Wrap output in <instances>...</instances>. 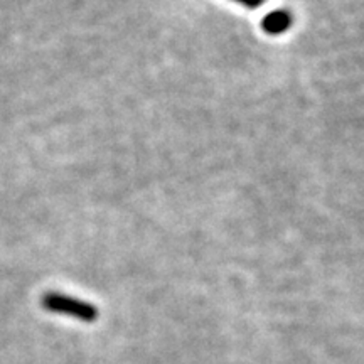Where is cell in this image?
<instances>
[{"instance_id":"cell-2","label":"cell","mask_w":364,"mask_h":364,"mask_svg":"<svg viewBox=\"0 0 364 364\" xmlns=\"http://www.w3.org/2000/svg\"><path fill=\"white\" fill-rule=\"evenodd\" d=\"M292 26V16L289 11H273L262 21V27L267 34L279 36Z\"/></svg>"},{"instance_id":"cell-1","label":"cell","mask_w":364,"mask_h":364,"mask_svg":"<svg viewBox=\"0 0 364 364\" xmlns=\"http://www.w3.org/2000/svg\"><path fill=\"white\" fill-rule=\"evenodd\" d=\"M43 307L46 311L54 314H63L78 318L83 322H95L98 318V309L85 300H78L75 297H68L59 292H48L43 297Z\"/></svg>"},{"instance_id":"cell-3","label":"cell","mask_w":364,"mask_h":364,"mask_svg":"<svg viewBox=\"0 0 364 364\" xmlns=\"http://www.w3.org/2000/svg\"><path fill=\"white\" fill-rule=\"evenodd\" d=\"M235 2L241 4V6L248 7V9H258L265 4V0H235Z\"/></svg>"}]
</instances>
